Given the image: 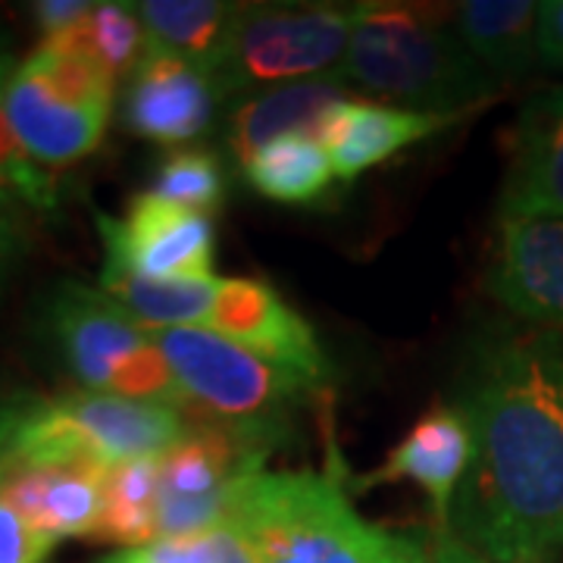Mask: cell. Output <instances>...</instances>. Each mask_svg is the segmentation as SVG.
Here are the masks:
<instances>
[{
  "label": "cell",
  "instance_id": "cell-1",
  "mask_svg": "<svg viewBox=\"0 0 563 563\" xmlns=\"http://www.w3.org/2000/svg\"><path fill=\"white\" fill-rule=\"evenodd\" d=\"M454 407L473 463L451 532L488 563L563 554V332L492 322L466 347Z\"/></svg>",
  "mask_w": 563,
  "mask_h": 563
},
{
  "label": "cell",
  "instance_id": "cell-2",
  "mask_svg": "<svg viewBox=\"0 0 563 563\" xmlns=\"http://www.w3.org/2000/svg\"><path fill=\"white\" fill-rule=\"evenodd\" d=\"M342 76L351 91L426 113H483L501 88L463 47L454 7L429 3H354Z\"/></svg>",
  "mask_w": 563,
  "mask_h": 563
},
{
  "label": "cell",
  "instance_id": "cell-3",
  "mask_svg": "<svg viewBox=\"0 0 563 563\" xmlns=\"http://www.w3.org/2000/svg\"><path fill=\"white\" fill-rule=\"evenodd\" d=\"M261 563H395L407 529L369 523L351 501V473L329 444L322 470H263L235 492L229 523Z\"/></svg>",
  "mask_w": 563,
  "mask_h": 563
},
{
  "label": "cell",
  "instance_id": "cell-4",
  "mask_svg": "<svg viewBox=\"0 0 563 563\" xmlns=\"http://www.w3.org/2000/svg\"><path fill=\"white\" fill-rule=\"evenodd\" d=\"M185 432L188 417L173 404L81 388L63 395L20 391L3 473L22 466H91L107 473L122 463L163 457Z\"/></svg>",
  "mask_w": 563,
  "mask_h": 563
},
{
  "label": "cell",
  "instance_id": "cell-5",
  "mask_svg": "<svg viewBox=\"0 0 563 563\" xmlns=\"http://www.w3.org/2000/svg\"><path fill=\"white\" fill-rule=\"evenodd\" d=\"M154 339L188 401L185 417L220 422L269 451L295 435V417L307 404L325 398L213 329H154Z\"/></svg>",
  "mask_w": 563,
  "mask_h": 563
},
{
  "label": "cell",
  "instance_id": "cell-6",
  "mask_svg": "<svg viewBox=\"0 0 563 563\" xmlns=\"http://www.w3.org/2000/svg\"><path fill=\"white\" fill-rule=\"evenodd\" d=\"M41 335L81 391L188 410L179 383L163 357L154 329L141 325L103 288L63 279L51 285L38 310Z\"/></svg>",
  "mask_w": 563,
  "mask_h": 563
},
{
  "label": "cell",
  "instance_id": "cell-7",
  "mask_svg": "<svg viewBox=\"0 0 563 563\" xmlns=\"http://www.w3.org/2000/svg\"><path fill=\"white\" fill-rule=\"evenodd\" d=\"M117 101V79L85 54L38 44L3 85V110L32 161L60 169L95 154Z\"/></svg>",
  "mask_w": 563,
  "mask_h": 563
},
{
  "label": "cell",
  "instance_id": "cell-8",
  "mask_svg": "<svg viewBox=\"0 0 563 563\" xmlns=\"http://www.w3.org/2000/svg\"><path fill=\"white\" fill-rule=\"evenodd\" d=\"M354 7L242 3L213 79L222 103L266 88L339 76L351 47Z\"/></svg>",
  "mask_w": 563,
  "mask_h": 563
},
{
  "label": "cell",
  "instance_id": "cell-9",
  "mask_svg": "<svg viewBox=\"0 0 563 563\" xmlns=\"http://www.w3.org/2000/svg\"><path fill=\"white\" fill-rule=\"evenodd\" d=\"M269 448L220 422L188 417V432L161 457L157 539L203 536L229 523L235 492L266 470Z\"/></svg>",
  "mask_w": 563,
  "mask_h": 563
},
{
  "label": "cell",
  "instance_id": "cell-10",
  "mask_svg": "<svg viewBox=\"0 0 563 563\" xmlns=\"http://www.w3.org/2000/svg\"><path fill=\"white\" fill-rule=\"evenodd\" d=\"M103 263L132 269L147 279H201L213 276L217 225L213 217L139 191L122 217L95 210Z\"/></svg>",
  "mask_w": 563,
  "mask_h": 563
},
{
  "label": "cell",
  "instance_id": "cell-11",
  "mask_svg": "<svg viewBox=\"0 0 563 563\" xmlns=\"http://www.w3.org/2000/svg\"><path fill=\"white\" fill-rule=\"evenodd\" d=\"M210 329L254 351L263 361L301 376L320 395H329L332 363L322 351L317 329L269 282L251 276L222 279Z\"/></svg>",
  "mask_w": 563,
  "mask_h": 563
},
{
  "label": "cell",
  "instance_id": "cell-12",
  "mask_svg": "<svg viewBox=\"0 0 563 563\" xmlns=\"http://www.w3.org/2000/svg\"><path fill=\"white\" fill-rule=\"evenodd\" d=\"M485 291L526 325L563 332V217H498Z\"/></svg>",
  "mask_w": 563,
  "mask_h": 563
},
{
  "label": "cell",
  "instance_id": "cell-13",
  "mask_svg": "<svg viewBox=\"0 0 563 563\" xmlns=\"http://www.w3.org/2000/svg\"><path fill=\"white\" fill-rule=\"evenodd\" d=\"M222 107L217 79L207 69L144 47L125 76L120 120L135 139L179 147L207 135L222 117Z\"/></svg>",
  "mask_w": 563,
  "mask_h": 563
},
{
  "label": "cell",
  "instance_id": "cell-14",
  "mask_svg": "<svg viewBox=\"0 0 563 563\" xmlns=\"http://www.w3.org/2000/svg\"><path fill=\"white\" fill-rule=\"evenodd\" d=\"M473 463V435L451 404H432L410 432L391 448V454L376 470L351 476V488L369 492L379 485L413 483L420 485L426 501L432 507L435 526L451 529V507L461 492L463 479Z\"/></svg>",
  "mask_w": 563,
  "mask_h": 563
},
{
  "label": "cell",
  "instance_id": "cell-15",
  "mask_svg": "<svg viewBox=\"0 0 563 563\" xmlns=\"http://www.w3.org/2000/svg\"><path fill=\"white\" fill-rule=\"evenodd\" d=\"M470 117L473 113H426L344 98L325 110L317 141L329 151L339 181L347 185L361 179L363 173L395 161L407 147L435 139Z\"/></svg>",
  "mask_w": 563,
  "mask_h": 563
},
{
  "label": "cell",
  "instance_id": "cell-16",
  "mask_svg": "<svg viewBox=\"0 0 563 563\" xmlns=\"http://www.w3.org/2000/svg\"><path fill=\"white\" fill-rule=\"evenodd\" d=\"M498 217H563V85L536 91L510 125Z\"/></svg>",
  "mask_w": 563,
  "mask_h": 563
},
{
  "label": "cell",
  "instance_id": "cell-17",
  "mask_svg": "<svg viewBox=\"0 0 563 563\" xmlns=\"http://www.w3.org/2000/svg\"><path fill=\"white\" fill-rule=\"evenodd\" d=\"M351 85L344 76H322V79L295 81L247 95L242 101L229 103L222 113V147L232 163L244 169L247 161L266 147L269 141L285 135H313L332 103L347 98Z\"/></svg>",
  "mask_w": 563,
  "mask_h": 563
},
{
  "label": "cell",
  "instance_id": "cell-18",
  "mask_svg": "<svg viewBox=\"0 0 563 563\" xmlns=\"http://www.w3.org/2000/svg\"><path fill=\"white\" fill-rule=\"evenodd\" d=\"M103 476L91 466H22L0 476V498L54 542H95L103 517Z\"/></svg>",
  "mask_w": 563,
  "mask_h": 563
},
{
  "label": "cell",
  "instance_id": "cell-19",
  "mask_svg": "<svg viewBox=\"0 0 563 563\" xmlns=\"http://www.w3.org/2000/svg\"><path fill=\"white\" fill-rule=\"evenodd\" d=\"M463 47L501 81L526 79L539 66V3L466 0L454 7Z\"/></svg>",
  "mask_w": 563,
  "mask_h": 563
},
{
  "label": "cell",
  "instance_id": "cell-20",
  "mask_svg": "<svg viewBox=\"0 0 563 563\" xmlns=\"http://www.w3.org/2000/svg\"><path fill=\"white\" fill-rule=\"evenodd\" d=\"M242 3L222 0H144L139 3L147 47L195 63L213 76Z\"/></svg>",
  "mask_w": 563,
  "mask_h": 563
},
{
  "label": "cell",
  "instance_id": "cell-21",
  "mask_svg": "<svg viewBox=\"0 0 563 563\" xmlns=\"http://www.w3.org/2000/svg\"><path fill=\"white\" fill-rule=\"evenodd\" d=\"M217 276L201 279H147L113 263L101 266V285L147 329H207L220 295Z\"/></svg>",
  "mask_w": 563,
  "mask_h": 563
},
{
  "label": "cell",
  "instance_id": "cell-22",
  "mask_svg": "<svg viewBox=\"0 0 563 563\" xmlns=\"http://www.w3.org/2000/svg\"><path fill=\"white\" fill-rule=\"evenodd\" d=\"M251 191L266 201L285 207H313L325 203L335 185H342L329 151L313 135H285L261 147L242 169Z\"/></svg>",
  "mask_w": 563,
  "mask_h": 563
},
{
  "label": "cell",
  "instance_id": "cell-23",
  "mask_svg": "<svg viewBox=\"0 0 563 563\" xmlns=\"http://www.w3.org/2000/svg\"><path fill=\"white\" fill-rule=\"evenodd\" d=\"M161 457L122 463L103 476V517L98 539L120 548L157 542Z\"/></svg>",
  "mask_w": 563,
  "mask_h": 563
},
{
  "label": "cell",
  "instance_id": "cell-24",
  "mask_svg": "<svg viewBox=\"0 0 563 563\" xmlns=\"http://www.w3.org/2000/svg\"><path fill=\"white\" fill-rule=\"evenodd\" d=\"M44 44H60L66 51L85 54L103 66L113 79L129 76L141 60L147 35L139 16V3H122V0H103L95 3L91 13L69 29L60 38L44 41Z\"/></svg>",
  "mask_w": 563,
  "mask_h": 563
},
{
  "label": "cell",
  "instance_id": "cell-25",
  "mask_svg": "<svg viewBox=\"0 0 563 563\" xmlns=\"http://www.w3.org/2000/svg\"><path fill=\"white\" fill-rule=\"evenodd\" d=\"M147 191L163 198V201L213 217V213H220L225 195H229L225 161L217 151H203V147L169 151L157 163Z\"/></svg>",
  "mask_w": 563,
  "mask_h": 563
},
{
  "label": "cell",
  "instance_id": "cell-26",
  "mask_svg": "<svg viewBox=\"0 0 563 563\" xmlns=\"http://www.w3.org/2000/svg\"><path fill=\"white\" fill-rule=\"evenodd\" d=\"M0 198L13 201L16 207L25 203L41 213H51L60 203V185L54 169L32 161L16 139L10 117L3 110V91H0Z\"/></svg>",
  "mask_w": 563,
  "mask_h": 563
},
{
  "label": "cell",
  "instance_id": "cell-27",
  "mask_svg": "<svg viewBox=\"0 0 563 563\" xmlns=\"http://www.w3.org/2000/svg\"><path fill=\"white\" fill-rule=\"evenodd\" d=\"M57 542L0 498V563H51Z\"/></svg>",
  "mask_w": 563,
  "mask_h": 563
},
{
  "label": "cell",
  "instance_id": "cell-28",
  "mask_svg": "<svg viewBox=\"0 0 563 563\" xmlns=\"http://www.w3.org/2000/svg\"><path fill=\"white\" fill-rule=\"evenodd\" d=\"M95 563H213V532L185 536V539H157L141 548H120Z\"/></svg>",
  "mask_w": 563,
  "mask_h": 563
},
{
  "label": "cell",
  "instance_id": "cell-29",
  "mask_svg": "<svg viewBox=\"0 0 563 563\" xmlns=\"http://www.w3.org/2000/svg\"><path fill=\"white\" fill-rule=\"evenodd\" d=\"M395 563H488L470 544L457 539L451 529H407V544Z\"/></svg>",
  "mask_w": 563,
  "mask_h": 563
},
{
  "label": "cell",
  "instance_id": "cell-30",
  "mask_svg": "<svg viewBox=\"0 0 563 563\" xmlns=\"http://www.w3.org/2000/svg\"><path fill=\"white\" fill-rule=\"evenodd\" d=\"M95 3L88 0H38L32 3V16L38 22L41 41L60 38L69 29H76L88 13H91Z\"/></svg>",
  "mask_w": 563,
  "mask_h": 563
},
{
  "label": "cell",
  "instance_id": "cell-31",
  "mask_svg": "<svg viewBox=\"0 0 563 563\" xmlns=\"http://www.w3.org/2000/svg\"><path fill=\"white\" fill-rule=\"evenodd\" d=\"M25 247H29V229H25L20 207L0 198V285L22 261Z\"/></svg>",
  "mask_w": 563,
  "mask_h": 563
},
{
  "label": "cell",
  "instance_id": "cell-32",
  "mask_svg": "<svg viewBox=\"0 0 563 563\" xmlns=\"http://www.w3.org/2000/svg\"><path fill=\"white\" fill-rule=\"evenodd\" d=\"M539 60L563 73V0L539 3Z\"/></svg>",
  "mask_w": 563,
  "mask_h": 563
},
{
  "label": "cell",
  "instance_id": "cell-33",
  "mask_svg": "<svg viewBox=\"0 0 563 563\" xmlns=\"http://www.w3.org/2000/svg\"><path fill=\"white\" fill-rule=\"evenodd\" d=\"M213 563H261L254 548L244 542V536L232 526L213 529Z\"/></svg>",
  "mask_w": 563,
  "mask_h": 563
},
{
  "label": "cell",
  "instance_id": "cell-34",
  "mask_svg": "<svg viewBox=\"0 0 563 563\" xmlns=\"http://www.w3.org/2000/svg\"><path fill=\"white\" fill-rule=\"evenodd\" d=\"M16 395L20 391H3L0 388V473H3V457H7V432H10V422H13Z\"/></svg>",
  "mask_w": 563,
  "mask_h": 563
},
{
  "label": "cell",
  "instance_id": "cell-35",
  "mask_svg": "<svg viewBox=\"0 0 563 563\" xmlns=\"http://www.w3.org/2000/svg\"><path fill=\"white\" fill-rule=\"evenodd\" d=\"M13 69H16V66H13V60H0V91H3L7 79L13 76Z\"/></svg>",
  "mask_w": 563,
  "mask_h": 563
},
{
  "label": "cell",
  "instance_id": "cell-36",
  "mask_svg": "<svg viewBox=\"0 0 563 563\" xmlns=\"http://www.w3.org/2000/svg\"><path fill=\"white\" fill-rule=\"evenodd\" d=\"M0 60H10V35L3 25H0Z\"/></svg>",
  "mask_w": 563,
  "mask_h": 563
}]
</instances>
